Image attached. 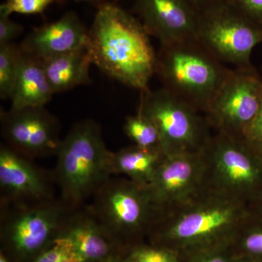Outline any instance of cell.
Returning <instances> with one entry per match:
<instances>
[{"mask_svg": "<svg viewBox=\"0 0 262 262\" xmlns=\"http://www.w3.org/2000/svg\"><path fill=\"white\" fill-rule=\"evenodd\" d=\"M58 237L68 239L81 262H106L126 251L98 222L89 206L70 213Z\"/></svg>", "mask_w": 262, "mask_h": 262, "instance_id": "9a60e30c", "label": "cell"}, {"mask_svg": "<svg viewBox=\"0 0 262 262\" xmlns=\"http://www.w3.org/2000/svg\"><path fill=\"white\" fill-rule=\"evenodd\" d=\"M98 222L127 249L144 242L156 214L145 188L123 177H110L89 205Z\"/></svg>", "mask_w": 262, "mask_h": 262, "instance_id": "52a82bcc", "label": "cell"}, {"mask_svg": "<svg viewBox=\"0 0 262 262\" xmlns=\"http://www.w3.org/2000/svg\"><path fill=\"white\" fill-rule=\"evenodd\" d=\"M137 112L155 124L165 155L201 152L211 137L206 116L163 88L141 92Z\"/></svg>", "mask_w": 262, "mask_h": 262, "instance_id": "ba28073f", "label": "cell"}, {"mask_svg": "<svg viewBox=\"0 0 262 262\" xmlns=\"http://www.w3.org/2000/svg\"><path fill=\"white\" fill-rule=\"evenodd\" d=\"M0 262H10L8 258L2 252H0Z\"/></svg>", "mask_w": 262, "mask_h": 262, "instance_id": "e575fe53", "label": "cell"}, {"mask_svg": "<svg viewBox=\"0 0 262 262\" xmlns=\"http://www.w3.org/2000/svg\"><path fill=\"white\" fill-rule=\"evenodd\" d=\"M250 213V212H249ZM234 256L262 262V220L249 213L232 241Z\"/></svg>", "mask_w": 262, "mask_h": 262, "instance_id": "ffe728a7", "label": "cell"}, {"mask_svg": "<svg viewBox=\"0 0 262 262\" xmlns=\"http://www.w3.org/2000/svg\"><path fill=\"white\" fill-rule=\"evenodd\" d=\"M228 3L262 29V0H229Z\"/></svg>", "mask_w": 262, "mask_h": 262, "instance_id": "83f0119b", "label": "cell"}, {"mask_svg": "<svg viewBox=\"0 0 262 262\" xmlns=\"http://www.w3.org/2000/svg\"><path fill=\"white\" fill-rule=\"evenodd\" d=\"M0 130L7 146L33 160L56 155L62 140L59 120L46 106L1 110Z\"/></svg>", "mask_w": 262, "mask_h": 262, "instance_id": "7c38bea8", "label": "cell"}, {"mask_svg": "<svg viewBox=\"0 0 262 262\" xmlns=\"http://www.w3.org/2000/svg\"><path fill=\"white\" fill-rule=\"evenodd\" d=\"M118 1H120V0H116V1H115V2H116V3H117V2H118Z\"/></svg>", "mask_w": 262, "mask_h": 262, "instance_id": "d590c367", "label": "cell"}, {"mask_svg": "<svg viewBox=\"0 0 262 262\" xmlns=\"http://www.w3.org/2000/svg\"><path fill=\"white\" fill-rule=\"evenodd\" d=\"M106 262H131L125 256V252L118 255Z\"/></svg>", "mask_w": 262, "mask_h": 262, "instance_id": "1f68e13d", "label": "cell"}, {"mask_svg": "<svg viewBox=\"0 0 262 262\" xmlns=\"http://www.w3.org/2000/svg\"><path fill=\"white\" fill-rule=\"evenodd\" d=\"M199 14L227 4L229 0H187Z\"/></svg>", "mask_w": 262, "mask_h": 262, "instance_id": "f546056e", "label": "cell"}, {"mask_svg": "<svg viewBox=\"0 0 262 262\" xmlns=\"http://www.w3.org/2000/svg\"><path fill=\"white\" fill-rule=\"evenodd\" d=\"M141 20L116 2L97 7L89 31L93 64L103 74L140 92L149 89L155 75L157 52Z\"/></svg>", "mask_w": 262, "mask_h": 262, "instance_id": "6da1fadb", "label": "cell"}, {"mask_svg": "<svg viewBox=\"0 0 262 262\" xmlns=\"http://www.w3.org/2000/svg\"><path fill=\"white\" fill-rule=\"evenodd\" d=\"M246 140L262 153V101L259 110L245 134Z\"/></svg>", "mask_w": 262, "mask_h": 262, "instance_id": "f1b7e54d", "label": "cell"}, {"mask_svg": "<svg viewBox=\"0 0 262 262\" xmlns=\"http://www.w3.org/2000/svg\"><path fill=\"white\" fill-rule=\"evenodd\" d=\"M248 210L251 215H255L262 220V196L257 201L248 205Z\"/></svg>", "mask_w": 262, "mask_h": 262, "instance_id": "4dcf8cb0", "label": "cell"}, {"mask_svg": "<svg viewBox=\"0 0 262 262\" xmlns=\"http://www.w3.org/2000/svg\"><path fill=\"white\" fill-rule=\"evenodd\" d=\"M43 67L53 94L91 83L92 58L87 46L76 51L42 61Z\"/></svg>", "mask_w": 262, "mask_h": 262, "instance_id": "e0dca14e", "label": "cell"}, {"mask_svg": "<svg viewBox=\"0 0 262 262\" xmlns=\"http://www.w3.org/2000/svg\"><path fill=\"white\" fill-rule=\"evenodd\" d=\"M205 189L248 205L262 196V153L246 138L216 132L202 150Z\"/></svg>", "mask_w": 262, "mask_h": 262, "instance_id": "5b68a950", "label": "cell"}, {"mask_svg": "<svg viewBox=\"0 0 262 262\" xmlns=\"http://www.w3.org/2000/svg\"><path fill=\"white\" fill-rule=\"evenodd\" d=\"M179 256L182 262H232L234 257L232 242Z\"/></svg>", "mask_w": 262, "mask_h": 262, "instance_id": "cb8c5ba5", "label": "cell"}, {"mask_svg": "<svg viewBox=\"0 0 262 262\" xmlns=\"http://www.w3.org/2000/svg\"><path fill=\"white\" fill-rule=\"evenodd\" d=\"M262 101V82L251 68L231 70L205 113L216 132L244 137Z\"/></svg>", "mask_w": 262, "mask_h": 262, "instance_id": "30bf717a", "label": "cell"}, {"mask_svg": "<svg viewBox=\"0 0 262 262\" xmlns=\"http://www.w3.org/2000/svg\"><path fill=\"white\" fill-rule=\"evenodd\" d=\"M196 37L222 63L251 68V53L262 42V29L227 3L199 15Z\"/></svg>", "mask_w": 262, "mask_h": 262, "instance_id": "9c48e42d", "label": "cell"}, {"mask_svg": "<svg viewBox=\"0 0 262 262\" xmlns=\"http://www.w3.org/2000/svg\"><path fill=\"white\" fill-rule=\"evenodd\" d=\"M134 10L160 44L196 37L200 14L187 0H134Z\"/></svg>", "mask_w": 262, "mask_h": 262, "instance_id": "5bb4252c", "label": "cell"}, {"mask_svg": "<svg viewBox=\"0 0 262 262\" xmlns=\"http://www.w3.org/2000/svg\"><path fill=\"white\" fill-rule=\"evenodd\" d=\"M53 95L42 61L21 50L18 77L10 99L11 107L46 106Z\"/></svg>", "mask_w": 262, "mask_h": 262, "instance_id": "ac0fdd59", "label": "cell"}, {"mask_svg": "<svg viewBox=\"0 0 262 262\" xmlns=\"http://www.w3.org/2000/svg\"><path fill=\"white\" fill-rule=\"evenodd\" d=\"M53 171L34 164L5 143L0 145V205H31L55 199Z\"/></svg>", "mask_w": 262, "mask_h": 262, "instance_id": "4fadbf2b", "label": "cell"}, {"mask_svg": "<svg viewBox=\"0 0 262 262\" xmlns=\"http://www.w3.org/2000/svg\"><path fill=\"white\" fill-rule=\"evenodd\" d=\"M249 213L246 203L204 189L181 208L155 219L147 239L179 254L229 244Z\"/></svg>", "mask_w": 262, "mask_h": 262, "instance_id": "7a4b0ae2", "label": "cell"}, {"mask_svg": "<svg viewBox=\"0 0 262 262\" xmlns=\"http://www.w3.org/2000/svg\"><path fill=\"white\" fill-rule=\"evenodd\" d=\"M76 3H90V4L95 5L97 7L99 5L103 4V3L107 2V0H74Z\"/></svg>", "mask_w": 262, "mask_h": 262, "instance_id": "d6a6232c", "label": "cell"}, {"mask_svg": "<svg viewBox=\"0 0 262 262\" xmlns=\"http://www.w3.org/2000/svg\"><path fill=\"white\" fill-rule=\"evenodd\" d=\"M205 173L202 151L165 155L151 182L144 187L156 218L176 211L200 194L205 189Z\"/></svg>", "mask_w": 262, "mask_h": 262, "instance_id": "8fae6325", "label": "cell"}, {"mask_svg": "<svg viewBox=\"0 0 262 262\" xmlns=\"http://www.w3.org/2000/svg\"><path fill=\"white\" fill-rule=\"evenodd\" d=\"M89 31L75 11L32 29L19 45L24 53L44 61L87 46Z\"/></svg>", "mask_w": 262, "mask_h": 262, "instance_id": "2e32d148", "label": "cell"}, {"mask_svg": "<svg viewBox=\"0 0 262 262\" xmlns=\"http://www.w3.org/2000/svg\"><path fill=\"white\" fill-rule=\"evenodd\" d=\"M231 70L198 37L160 44L157 52L155 75L162 88L203 115Z\"/></svg>", "mask_w": 262, "mask_h": 262, "instance_id": "277c9868", "label": "cell"}, {"mask_svg": "<svg viewBox=\"0 0 262 262\" xmlns=\"http://www.w3.org/2000/svg\"><path fill=\"white\" fill-rule=\"evenodd\" d=\"M110 152L98 122L86 119L74 124L56 155L53 172L59 198L74 208L85 206L112 177L108 169Z\"/></svg>", "mask_w": 262, "mask_h": 262, "instance_id": "3957f363", "label": "cell"}, {"mask_svg": "<svg viewBox=\"0 0 262 262\" xmlns=\"http://www.w3.org/2000/svg\"><path fill=\"white\" fill-rule=\"evenodd\" d=\"M123 130L135 145L146 149L162 150L158 129L149 118L139 112L125 118Z\"/></svg>", "mask_w": 262, "mask_h": 262, "instance_id": "7402d4cb", "label": "cell"}, {"mask_svg": "<svg viewBox=\"0 0 262 262\" xmlns=\"http://www.w3.org/2000/svg\"><path fill=\"white\" fill-rule=\"evenodd\" d=\"M32 262H81L68 239L58 237Z\"/></svg>", "mask_w": 262, "mask_h": 262, "instance_id": "484cf974", "label": "cell"}, {"mask_svg": "<svg viewBox=\"0 0 262 262\" xmlns=\"http://www.w3.org/2000/svg\"><path fill=\"white\" fill-rule=\"evenodd\" d=\"M232 262H255L251 258L246 257V256H234Z\"/></svg>", "mask_w": 262, "mask_h": 262, "instance_id": "836d02e7", "label": "cell"}, {"mask_svg": "<svg viewBox=\"0 0 262 262\" xmlns=\"http://www.w3.org/2000/svg\"><path fill=\"white\" fill-rule=\"evenodd\" d=\"M125 256L131 262H182L178 253L148 243L127 248Z\"/></svg>", "mask_w": 262, "mask_h": 262, "instance_id": "603a6c76", "label": "cell"}, {"mask_svg": "<svg viewBox=\"0 0 262 262\" xmlns=\"http://www.w3.org/2000/svg\"><path fill=\"white\" fill-rule=\"evenodd\" d=\"M165 156L162 150L134 144L110 152L108 172L111 176H125L136 184L146 187L152 180Z\"/></svg>", "mask_w": 262, "mask_h": 262, "instance_id": "d6986e66", "label": "cell"}, {"mask_svg": "<svg viewBox=\"0 0 262 262\" xmlns=\"http://www.w3.org/2000/svg\"><path fill=\"white\" fill-rule=\"evenodd\" d=\"M21 50L14 42L0 46V98L11 99L14 91Z\"/></svg>", "mask_w": 262, "mask_h": 262, "instance_id": "44dd1931", "label": "cell"}, {"mask_svg": "<svg viewBox=\"0 0 262 262\" xmlns=\"http://www.w3.org/2000/svg\"><path fill=\"white\" fill-rule=\"evenodd\" d=\"M24 32L23 26L10 18V15L0 10V46L13 43Z\"/></svg>", "mask_w": 262, "mask_h": 262, "instance_id": "4316f807", "label": "cell"}, {"mask_svg": "<svg viewBox=\"0 0 262 262\" xmlns=\"http://www.w3.org/2000/svg\"><path fill=\"white\" fill-rule=\"evenodd\" d=\"M60 0H5L0 5V10L11 15L13 13L22 15L43 14L48 8Z\"/></svg>", "mask_w": 262, "mask_h": 262, "instance_id": "d4e9b609", "label": "cell"}, {"mask_svg": "<svg viewBox=\"0 0 262 262\" xmlns=\"http://www.w3.org/2000/svg\"><path fill=\"white\" fill-rule=\"evenodd\" d=\"M75 209L61 198L37 204L0 205V252L10 262H32L58 238Z\"/></svg>", "mask_w": 262, "mask_h": 262, "instance_id": "8992f818", "label": "cell"}]
</instances>
